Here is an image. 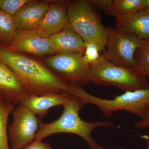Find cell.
<instances>
[{
  "mask_svg": "<svg viewBox=\"0 0 149 149\" xmlns=\"http://www.w3.org/2000/svg\"><path fill=\"white\" fill-rule=\"evenodd\" d=\"M0 59L13 71L29 96L69 93L71 85L35 59L9 50L1 44Z\"/></svg>",
  "mask_w": 149,
  "mask_h": 149,
  "instance_id": "cell-1",
  "label": "cell"
},
{
  "mask_svg": "<svg viewBox=\"0 0 149 149\" xmlns=\"http://www.w3.org/2000/svg\"><path fill=\"white\" fill-rule=\"evenodd\" d=\"M88 104L83 99L71 95L63 105V109L57 119L45 123L40 119L39 128L35 141H42L48 136L59 133H72L80 136L87 143L91 149H107L100 146L91 137V133L99 127H115L109 121L89 122L81 119L79 112L84 105Z\"/></svg>",
  "mask_w": 149,
  "mask_h": 149,
  "instance_id": "cell-2",
  "label": "cell"
},
{
  "mask_svg": "<svg viewBox=\"0 0 149 149\" xmlns=\"http://www.w3.org/2000/svg\"><path fill=\"white\" fill-rule=\"evenodd\" d=\"M91 83L99 86H115L132 91L149 88L147 76L139 66L125 68L109 61L102 55L91 65Z\"/></svg>",
  "mask_w": 149,
  "mask_h": 149,
  "instance_id": "cell-3",
  "label": "cell"
},
{
  "mask_svg": "<svg viewBox=\"0 0 149 149\" xmlns=\"http://www.w3.org/2000/svg\"><path fill=\"white\" fill-rule=\"evenodd\" d=\"M68 16V26L74 30L85 43H95L101 52H104L108 29L102 24L95 10L88 0H77L70 3Z\"/></svg>",
  "mask_w": 149,
  "mask_h": 149,
  "instance_id": "cell-4",
  "label": "cell"
},
{
  "mask_svg": "<svg viewBox=\"0 0 149 149\" xmlns=\"http://www.w3.org/2000/svg\"><path fill=\"white\" fill-rule=\"evenodd\" d=\"M75 95L88 104L95 105L104 116L110 118L118 111H125L143 118L149 109V88L126 91L112 100L102 99L87 93L82 87L77 88Z\"/></svg>",
  "mask_w": 149,
  "mask_h": 149,
  "instance_id": "cell-5",
  "label": "cell"
},
{
  "mask_svg": "<svg viewBox=\"0 0 149 149\" xmlns=\"http://www.w3.org/2000/svg\"><path fill=\"white\" fill-rule=\"evenodd\" d=\"M83 53L57 54L45 62L47 67L62 80L82 87L91 83V65L83 61Z\"/></svg>",
  "mask_w": 149,
  "mask_h": 149,
  "instance_id": "cell-6",
  "label": "cell"
},
{
  "mask_svg": "<svg viewBox=\"0 0 149 149\" xmlns=\"http://www.w3.org/2000/svg\"><path fill=\"white\" fill-rule=\"evenodd\" d=\"M108 29L106 45L102 55L118 66L125 68L138 66L135 53L142 46L143 40L136 35L122 34L115 29Z\"/></svg>",
  "mask_w": 149,
  "mask_h": 149,
  "instance_id": "cell-7",
  "label": "cell"
},
{
  "mask_svg": "<svg viewBox=\"0 0 149 149\" xmlns=\"http://www.w3.org/2000/svg\"><path fill=\"white\" fill-rule=\"evenodd\" d=\"M11 114L13 122L8 128L10 149H21L35 141L40 119L27 108L19 103Z\"/></svg>",
  "mask_w": 149,
  "mask_h": 149,
  "instance_id": "cell-8",
  "label": "cell"
},
{
  "mask_svg": "<svg viewBox=\"0 0 149 149\" xmlns=\"http://www.w3.org/2000/svg\"><path fill=\"white\" fill-rule=\"evenodd\" d=\"M68 2L59 1L50 4L47 13L36 27L28 30L40 37L48 39L60 32L68 24Z\"/></svg>",
  "mask_w": 149,
  "mask_h": 149,
  "instance_id": "cell-9",
  "label": "cell"
},
{
  "mask_svg": "<svg viewBox=\"0 0 149 149\" xmlns=\"http://www.w3.org/2000/svg\"><path fill=\"white\" fill-rule=\"evenodd\" d=\"M4 46L9 50L19 53L39 56L57 54L49 39L40 37L28 31L18 29L10 44Z\"/></svg>",
  "mask_w": 149,
  "mask_h": 149,
  "instance_id": "cell-10",
  "label": "cell"
},
{
  "mask_svg": "<svg viewBox=\"0 0 149 149\" xmlns=\"http://www.w3.org/2000/svg\"><path fill=\"white\" fill-rule=\"evenodd\" d=\"M28 96L13 71L0 59V98L15 105Z\"/></svg>",
  "mask_w": 149,
  "mask_h": 149,
  "instance_id": "cell-11",
  "label": "cell"
},
{
  "mask_svg": "<svg viewBox=\"0 0 149 149\" xmlns=\"http://www.w3.org/2000/svg\"><path fill=\"white\" fill-rule=\"evenodd\" d=\"M49 6L46 1L30 0L13 16L17 29L28 31L36 27L45 15Z\"/></svg>",
  "mask_w": 149,
  "mask_h": 149,
  "instance_id": "cell-12",
  "label": "cell"
},
{
  "mask_svg": "<svg viewBox=\"0 0 149 149\" xmlns=\"http://www.w3.org/2000/svg\"><path fill=\"white\" fill-rule=\"evenodd\" d=\"M71 95L63 92L54 95L29 96L22 100L19 103L41 119L47 115L52 108L63 105L69 100Z\"/></svg>",
  "mask_w": 149,
  "mask_h": 149,
  "instance_id": "cell-13",
  "label": "cell"
},
{
  "mask_svg": "<svg viewBox=\"0 0 149 149\" xmlns=\"http://www.w3.org/2000/svg\"><path fill=\"white\" fill-rule=\"evenodd\" d=\"M48 39L57 54L84 53L85 51L84 40L68 26Z\"/></svg>",
  "mask_w": 149,
  "mask_h": 149,
  "instance_id": "cell-14",
  "label": "cell"
},
{
  "mask_svg": "<svg viewBox=\"0 0 149 149\" xmlns=\"http://www.w3.org/2000/svg\"><path fill=\"white\" fill-rule=\"evenodd\" d=\"M115 30L122 34L136 35L141 40L149 38V10H142L127 21L116 23Z\"/></svg>",
  "mask_w": 149,
  "mask_h": 149,
  "instance_id": "cell-15",
  "label": "cell"
},
{
  "mask_svg": "<svg viewBox=\"0 0 149 149\" xmlns=\"http://www.w3.org/2000/svg\"><path fill=\"white\" fill-rule=\"evenodd\" d=\"M146 8V0H113L111 15L116 18V23H120Z\"/></svg>",
  "mask_w": 149,
  "mask_h": 149,
  "instance_id": "cell-16",
  "label": "cell"
},
{
  "mask_svg": "<svg viewBox=\"0 0 149 149\" xmlns=\"http://www.w3.org/2000/svg\"><path fill=\"white\" fill-rule=\"evenodd\" d=\"M14 105L0 98V149H10L9 146L8 123Z\"/></svg>",
  "mask_w": 149,
  "mask_h": 149,
  "instance_id": "cell-17",
  "label": "cell"
},
{
  "mask_svg": "<svg viewBox=\"0 0 149 149\" xmlns=\"http://www.w3.org/2000/svg\"><path fill=\"white\" fill-rule=\"evenodd\" d=\"M17 30L13 17L0 10V44L4 46L9 45Z\"/></svg>",
  "mask_w": 149,
  "mask_h": 149,
  "instance_id": "cell-18",
  "label": "cell"
},
{
  "mask_svg": "<svg viewBox=\"0 0 149 149\" xmlns=\"http://www.w3.org/2000/svg\"><path fill=\"white\" fill-rule=\"evenodd\" d=\"M135 57L138 66L147 76L149 71V38L143 40L142 46L136 51Z\"/></svg>",
  "mask_w": 149,
  "mask_h": 149,
  "instance_id": "cell-19",
  "label": "cell"
},
{
  "mask_svg": "<svg viewBox=\"0 0 149 149\" xmlns=\"http://www.w3.org/2000/svg\"><path fill=\"white\" fill-rule=\"evenodd\" d=\"M101 52L98 46L93 42L85 43V49L83 58L85 63L91 65L100 58Z\"/></svg>",
  "mask_w": 149,
  "mask_h": 149,
  "instance_id": "cell-20",
  "label": "cell"
},
{
  "mask_svg": "<svg viewBox=\"0 0 149 149\" xmlns=\"http://www.w3.org/2000/svg\"><path fill=\"white\" fill-rule=\"evenodd\" d=\"M30 0H0V10L13 17Z\"/></svg>",
  "mask_w": 149,
  "mask_h": 149,
  "instance_id": "cell-21",
  "label": "cell"
},
{
  "mask_svg": "<svg viewBox=\"0 0 149 149\" xmlns=\"http://www.w3.org/2000/svg\"><path fill=\"white\" fill-rule=\"evenodd\" d=\"M95 10H101L106 15H111L113 0H88Z\"/></svg>",
  "mask_w": 149,
  "mask_h": 149,
  "instance_id": "cell-22",
  "label": "cell"
},
{
  "mask_svg": "<svg viewBox=\"0 0 149 149\" xmlns=\"http://www.w3.org/2000/svg\"><path fill=\"white\" fill-rule=\"evenodd\" d=\"M21 149H52L50 145L42 141H35Z\"/></svg>",
  "mask_w": 149,
  "mask_h": 149,
  "instance_id": "cell-23",
  "label": "cell"
},
{
  "mask_svg": "<svg viewBox=\"0 0 149 149\" xmlns=\"http://www.w3.org/2000/svg\"><path fill=\"white\" fill-rule=\"evenodd\" d=\"M135 127L141 129L149 128V109L143 118L135 123Z\"/></svg>",
  "mask_w": 149,
  "mask_h": 149,
  "instance_id": "cell-24",
  "label": "cell"
},
{
  "mask_svg": "<svg viewBox=\"0 0 149 149\" xmlns=\"http://www.w3.org/2000/svg\"><path fill=\"white\" fill-rule=\"evenodd\" d=\"M147 146L145 149H149V133L147 139Z\"/></svg>",
  "mask_w": 149,
  "mask_h": 149,
  "instance_id": "cell-25",
  "label": "cell"
},
{
  "mask_svg": "<svg viewBox=\"0 0 149 149\" xmlns=\"http://www.w3.org/2000/svg\"><path fill=\"white\" fill-rule=\"evenodd\" d=\"M147 8L149 10V0H146Z\"/></svg>",
  "mask_w": 149,
  "mask_h": 149,
  "instance_id": "cell-26",
  "label": "cell"
},
{
  "mask_svg": "<svg viewBox=\"0 0 149 149\" xmlns=\"http://www.w3.org/2000/svg\"><path fill=\"white\" fill-rule=\"evenodd\" d=\"M147 78H148V80L149 82V71L148 72V74H147Z\"/></svg>",
  "mask_w": 149,
  "mask_h": 149,
  "instance_id": "cell-27",
  "label": "cell"
}]
</instances>
